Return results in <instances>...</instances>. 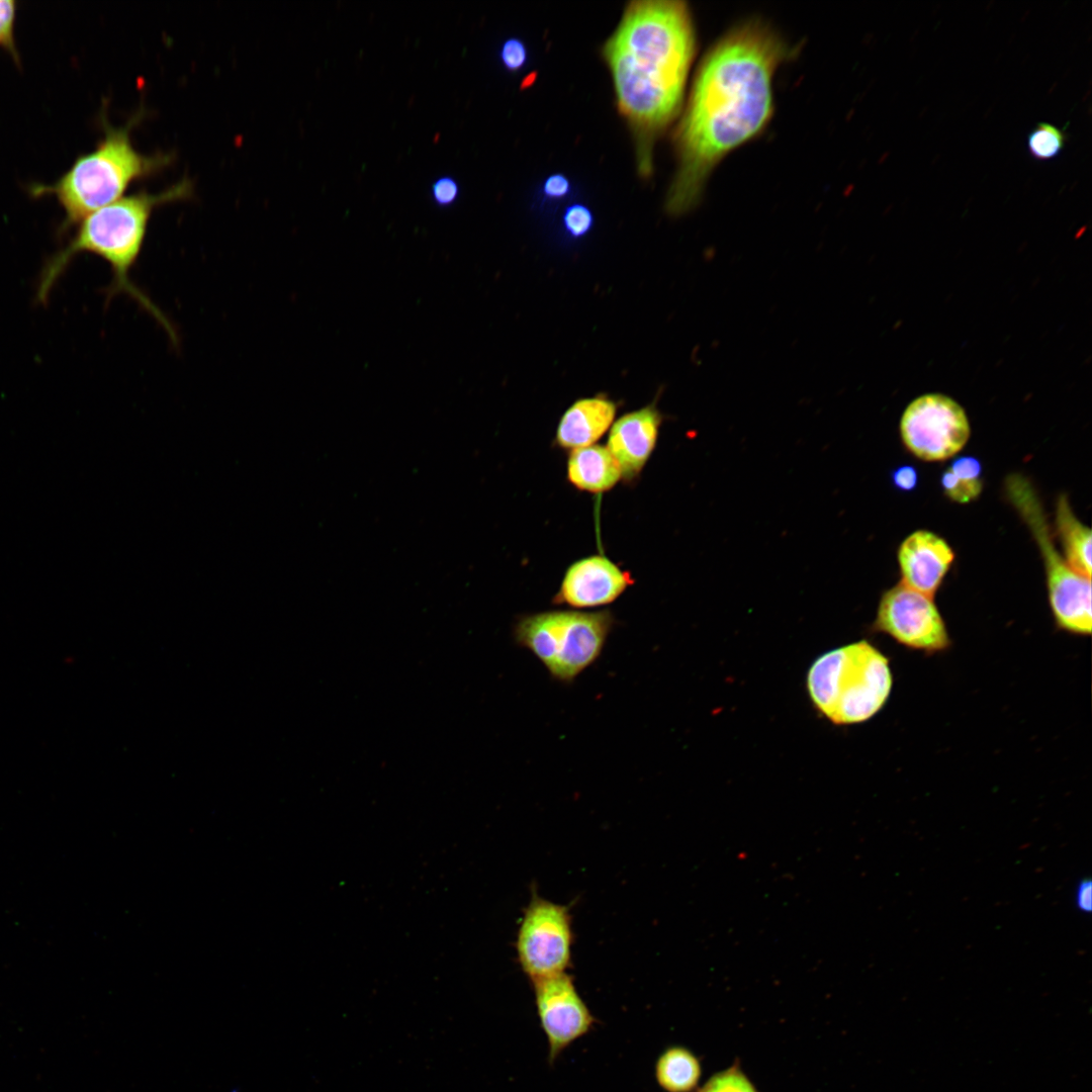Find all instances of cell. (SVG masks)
Wrapping results in <instances>:
<instances>
[{
  "label": "cell",
  "mask_w": 1092,
  "mask_h": 1092,
  "mask_svg": "<svg viewBox=\"0 0 1092 1092\" xmlns=\"http://www.w3.org/2000/svg\"><path fill=\"white\" fill-rule=\"evenodd\" d=\"M696 1092H759L738 1060L713 1074Z\"/></svg>",
  "instance_id": "cell-20"
},
{
  "label": "cell",
  "mask_w": 1092,
  "mask_h": 1092,
  "mask_svg": "<svg viewBox=\"0 0 1092 1092\" xmlns=\"http://www.w3.org/2000/svg\"><path fill=\"white\" fill-rule=\"evenodd\" d=\"M940 484L944 494L959 504L975 500L983 489V481H969L959 478L948 468L942 472Z\"/></svg>",
  "instance_id": "cell-22"
},
{
  "label": "cell",
  "mask_w": 1092,
  "mask_h": 1092,
  "mask_svg": "<svg viewBox=\"0 0 1092 1092\" xmlns=\"http://www.w3.org/2000/svg\"><path fill=\"white\" fill-rule=\"evenodd\" d=\"M615 619L608 611H548L521 618L517 644L529 649L562 682L572 681L601 655Z\"/></svg>",
  "instance_id": "cell-6"
},
{
  "label": "cell",
  "mask_w": 1092,
  "mask_h": 1092,
  "mask_svg": "<svg viewBox=\"0 0 1092 1092\" xmlns=\"http://www.w3.org/2000/svg\"><path fill=\"white\" fill-rule=\"evenodd\" d=\"M872 629L925 654L943 652L951 645L933 598L901 581L883 593Z\"/></svg>",
  "instance_id": "cell-10"
},
{
  "label": "cell",
  "mask_w": 1092,
  "mask_h": 1092,
  "mask_svg": "<svg viewBox=\"0 0 1092 1092\" xmlns=\"http://www.w3.org/2000/svg\"><path fill=\"white\" fill-rule=\"evenodd\" d=\"M567 475L577 488L602 492L620 480L622 471L607 447L594 444L572 450L567 462Z\"/></svg>",
  "instance_id": "cell-16"
},
{
  "label": "cell",
  "mask_w": 1092,
  "mask_h": 1092,
  "mask_svg": "<svg viewBox=\"0 0 1092 1092\" xmlns=\"http://www.w3.org/2000/svg\"><path fill=\"white\" fill-rule=\"evenodd\" d=\"M458 195L459 186L452 177H440L432 185L433 199L440 206H448L454 203Z\"/></svg>",
  "instance_id": "cell-27"
},
{
  "label": "cell",
  "mask_w": 1092,
  "mask_h": 1092,
  "mask_svg": "<svg viewBox=\"0 0 1092 1092\" xmlns=\"http://www.w3.org/2000/svg\"><path fill=\"white\" fill-rule=\"evenodd\" d=\"M948 469L959 478L969 481H983V467L976 457L960 456L950 463Z\"/></svg>",
  "instance_id": "cell-26"
},
{
  "label": "cell",
  "mask_w": 1092,
  "mask_h": 1092,
  "mask_svg": "<svg viewBox=\"0 0 1092 1092\" xmlns=\"http://www.w3.org/2000/svg\"><path fill=\"white\" fill-rule=\"evenodd\" d=\"M787 51L775 32L749 22L707 54L676 131L679 166L666 200L670 214L694 207L723 157L765 127L772 114L774 74Z\"/></svg>",
  "instance_id": "cell-1"
},
{
  "label": "cell",
  "mask_w": 1092,
  "mask_h": 1092,
  "mask_svg": "<svg viewBox=\"0 0 1092 1092\" xmlns=\"http://www.w3.org/2000/svg\"><path fill=\"white\" fill-rule=\"evenodd\" d=\"M595 224L592 209L580 202L569 204L562 213L561 226L566 238L572 241L587 236Z\"/></svg>",
  "instance_id": "cell-21"
},
{
  "label": "cell",
  "mask_w": 1092,
  "mask_h": 1092,
  "mask_svg": "<svg viewBox=\"0 0 1092 1092\" xmlns=\"http://www.w3.org/2000/svg\"><path fill=\"white\" fill-rule=\"evenodd\" d=\"M533 984L538 1018L553 1063L573 1042L586 1035L596 1018L565 972Z\"/></svg>",
  "instance_id": "cell-11"
},
{
  "label": "cell",
  "mask_w": 1092,
  "mask_h": 1092,
  "mask_svg": "<svg viewBox=\"0 0 1092 1092\" xmlns=\"http://www.w3.org/2000/svg\"><path fill=\"white\" fill-rule=\"evenodd\" d=\"M138 112L124 126L103 119L104 135L94 151L79 156L55 183L34 185V196L54 195L65 212L60 235L66 234L91 212L121 198L128 186L162 170L171 162L166 154L138 152L130 131L141 119Z\"/></svg>",
  "instance_id": "cell-4"
},
{
  "label": "cell",
  "mask_w": 1092,
  "mask_h": 1092,
  "mask_svg": "<svg viewBox=\"0 0 1092 1092\" xmlns=\"http://www.w3.org/2000/svg\"><path fill=\"white\" fill-rule=\"evenodd\" d=\"M904 446L924 461H943L969 441L971 427L965 410L949 396L928 393L911 401L900 421Z\"/></svg>",
  "instance_id": "cell-9"
},
{
  "label": "cell",
  "mask_w": 1092,
  "mask_h": 1092,
  "mask_svg": "<svg viewBox=\"0 0 1092 1092\" xmlns=\"http://www.w3.org/2000/svg\"><path fill=\"white\" fill-rule=\"evenodd\" d=\"M193 183L184 178L159 193L145 190L121 198L85 216L68 244L44 264L36 288V300L46 303L56 282L70 262L80 253H91L105 260L112 272L106 288V300L116 294H126L166 330L173 343L176 331L161 309L130 278L142 252L148 224L155 208L160 205L189 199Z\"/></svg>",
  "instance_id": "cell-3"
},
{
  "label": "cell",
  "mask_w": 1092,
  "mask_h": 1092,
  "mask_svg": "<svg viewBox=\"0 0 1092 1092\" xmlns=\"http://www.w3.org/2000/svg\"><path fill=\"white\" fill-rule=\"evenodd\" d=\"M1066 139L1063 129L1040 122L1027 135V151L1036 161H1050L1062 153Z\"/></svg>",
  "instance_id": "cell-19"
},
{
  "label": "cell",
  "mask_w": 1092,
  "mask_h": 1092,
  "mask_svg": "<svg viewBox=\"0 0 1092 1092\" xmlns=\"http://www.w3.org/2000/svg\"><path fill=\"white\" fill-rule=\"evenodd\" d=\"M572 185L569 178L562 173L549 175L542 183V197L550 202L565 199L571 192Z\"/></svg>",
  "instance_id": "cell-25"
},
{
  "label": "cell",
  "mask_w": 1092,
  "mask_h": 1092,
  "mask_svg": "<svg viewBox=\"0 0 1092 1092\" xmlns=\"http://www.w3.org/2000/svg\"><path fill=\"white\" fill-rule=\"evenodd\" d=\"M807 690L816 710L837 725L870 720L887 703L893 675L889 659L860 640L819 656L809 668Z\"/></svg>",
  "instance_id": "cell-5"
},
{
  "label": "cell",
  "mask_w": 1092,
  "mask_h": 1092,
  "mask_svg": "<svg viewBox=\"0 0 1092 1092\" xmlns=\"http://www.w3.org/2000/svg\"><path fill=\"white\" fill-rule=\"evenodd\" d=\"M1076 906L1083 912H1089L1092 906V884L1090 880H1083L1076 890Z\"/></svg>",
  "instance_id": "cell-29"
},
{
  "label": "cell",
  "mask_w": 1092,
  "mask_h": 1092,
  "mask_svg": "<svg viewBox=\"0 0 1092 1092\" xmlns=\"http://www.w3.org/2000/svg\"><path fill=\"white\" fill-rule=\"evenodd\" d=\"M661 421L660 412L652 403L625 414L612 425L607 448L623 477L631 479L642 470L656 445Z\"/></svg>",
  "instance_id": "cell-14"
},
{
  "label": "cell",
  "mask_w": 1092,
  "mask_h": 1092,
  "mask_svg": "<svg viewBox=\"0 0 1092 1092\" xmlns=\"http://www.w3.org/2000/svg\"><path fill=\"white\" fill-rule=\"evenodd\" d=\"M16 10L17 4L15 1L0 0V48L9 53L15 62H18L19 55L14 37Z\"/></svg>",
  "instance_id": "cell-23"
},
{
  "label": "cell",
  "mask_w": 1092,
  "mask_h": 1092,
  "mask_svg": "<svg viewBox=\"0 0 1092 1092\" xmlns=\"http://www.w3.org/2000/svg\"><path fill=\"white\" fill-rule=\"evenodd\" d=\"M572 937L568 908L534 893L521 920L516 944L520 967L532 983L566 972Z\"/></svg>",
  "instance_id": "cell-8"
},
{
  "label": "cell",
  "mask_w": 1092,
  "mask_h": 1092,
  "mask_svg": "<svg viewBox=\"0 0 1092 1092\" xmlns=\"http://www.w3.org/2000/svg\"><path fill=\"white\" fill-rule=\"evenodd\" d=\"M616 412L617 404L606 395L577 399L560 419L557 443L572 450L594 445L612 427Z\"/></svg>",
  "instance_id": "cell-15"
},
{
  "label": "cell",
  "mask_w": 1092,
  "mask_h": 1092,
  "mask_svg": "<svg viewBox=\"0 0 1092 1092\" xmlns=\"http://www.w3.org/2000/svg\"><path fill=\"white\" fill-rule=\"evenodd\" d=\"M630 582V576L610 559L590 556L569 566L553 601L573 608L605 606L617 600Z\"/></svg>",
  "instance_id": "cell-12"
},
{
  "label": "cell",
  "mask_w": 1092,
  "mask_h": 1092,
  "mask_svg": "<svg viewBox=\"0 0 1092 1092\" xmlns=\"http://www.w3.org/2000/svg\"><path fill=\"white\" fill-rule=\"evenodd\" d=\"M1004 489L1041 553L1049 603L1057 627L1074 635H1090L1091 578L1075 571L1059 552L1041 500L1030 480L1020 473H1012L1006 477Z\"/></svg>",
  "instance_id": "cell-7"
},
{
  "label": "cell",
  "mask_w": 1092,
  "mask_h": 1092,
  "mask_svg": "<svg viewBox=\"0 0 1092 1092\" xmlns=\"http://www.w3.org/2000/svg\"><path fill=\"white\" fill-rule=\"evenodd\" d=\"M528 59V49L522 39L510 37L502 43L499 60L507 71L511 73L519 72L526 66Z\"/></svg>",
  "instance_id": "cell-24"
},
{
  "label": "cell",
  "mask_w": 1092,
  "mask_h": 1092,
  "mask_svg": "<svg viewBox=\"0 0 1092 1092\" xmlns=\"http://www.w3.org/2000/svg\"><path fill=\"white\" fill-rule=\"evenodd\" d=\"M695 29L685 2L633 1L602 53L619 112L637 140L639 171H652L654 138L676 116L695 55Z\"/></svg>",
  "instance_id": "cell-2"
},
{
  "label": "cell",
  "mask_w": 1092,
  "mask_h": 1092,
  "mask_svg": "<svg viewBox=\"0 0 1092 1092\" xmlns=\"http://www.w3.org/2000/svg\"><path fill=\"white\" fill-rule=\"evenodd\" d=\"M897 558L901 582L934 598L954 560V552L939 535L917 530L902 541Z\"/></svg>",
  "instance_id": "cell-13"
},
{
  "label": "cell",
  "mask_w": 1092,
  "mask_h": 1092,
  "mask_svg": "<svg viewBox=\"0 0 1092 1092\" xmlns=\"http://www.w3.org/2000/svg\"><path fill=\"white\" fill-rule=\"evenodd\" d=\"M654 1077L664 1092H696L700 1087L702 1064L689 1048L669 1045L656 1059Z\"/></svg>",
  "instance_id": "cell-18"
},
{
  "label": "cell",
  "mask_w": 1092,
  "mask_h": 1092,
  "mask_svg": "<svg viewBox=\"0 0 1092 1092\" xmlns=\"http://www.w3.org/2000/svg\"><path fill=\"white\" fill-rule=\"evenodd\" d=\"M1055 532L1069 565L1079 574L1091 578V529L1076 517L1066 494H1061L1056 504Z\"/></svg>",
  "instance_id": "cell-17"
},
{
  "label": "cell",
  "mask_w": 1092,
  "mask_h": 1092,
  "mask_svg": "<svg viewBox=\"0 0 1092 1092\" xmlns=\"http://www.w3.org/2000/svg\"><path fill=\"white\" fill-rule=\"evenodd\" d=\"M919 475L914 466L903 465L897 467L891 473L893 485L900 491H912L918 484Z\"/></svg>",
  "instance_id": "cell-28"
}]
</instances>
